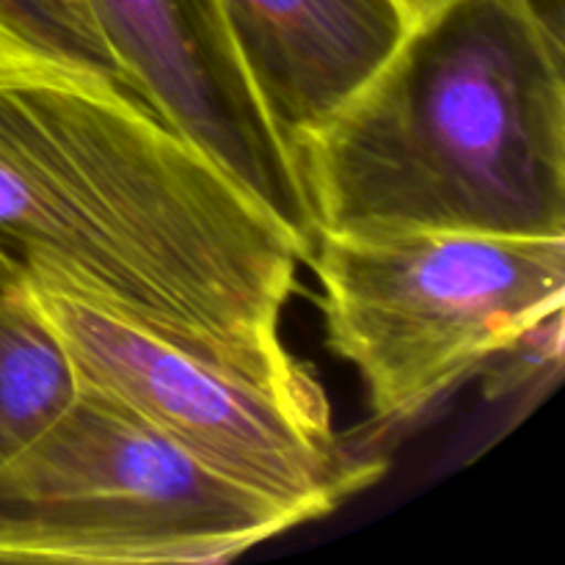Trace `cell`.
Segmentation results:
<instances>
[{
	"instance_id": "8fae6325",
	"label": "cell",
	"mask_w": 565,
	"mask_h": 565,
	"mask_svg": "<svg viewBox=\"0 0 565 565\" xmlns=\"http://www.w3.org/2000/svg\"><path fill=\"white\" fill-rule=\"evenodd\" d=\"M447 3H450V0H395V6L401 9L403 20H406L408 28L425 22L430 14H436V11Z\"/></svg>"
},
{
	"instance_id": "8992f818",
	"label": "cell",
	"mask_w": 565,
	"mask_h": 565,
	"mask_svg": "<svg viewBox=\"0 0 565 565\" xmlns=\"http://www.w3.org/2000/svg\"><path fill=\"white\" fill-rule=\"evenodd\" d=\"M141 99L257 199L307 257L315 224L301 166L268 114L218 0H88Z\"/></svg>"
},
{
	"instance_id": "ba28073f",
	"label": "cell",
	"mask_w": 565,
	"mask_h": 565,
	"mask_svg": "<svg viewBox=\"0 0 565 565\" xmlns=\"http://www.w3.org/2000/svg\"><path fill=\"white\" fill-rule=\"evenodd\" d=\"M77 392L70 351L31 290L0 292V467L36 441Z\"/></svg>"
},
{
	"instance_id": "9c48e42d",
	"label": "cell",
	"mask_w": 565,
	"mask_h": 565,
	"mask_svg": "<svg viewBox=\"0 0 565 565\" xmlns=\"http://www.w3.org/2000/svg\"><path fill=\"white\" fill-rule=\"evenodd\" d=\"M0 25L47 53L50 58L83 72V75L99 77V81L121 88L136 103L147 105L127 81L121 66L116 64L88 0H0Z\"/></svg>"
},
{
	"instance_id": "30bf717a",
	"label": "cell",
	"mask_w": 565,
	"mask_h": 565,
	"mask_svg": "<svg viewBox=\"0 0 565 565\" xmlns=\"http://www.w3.org/2000/svg\"><path fill=\"white\" fill-rule=\"evenodd\" d=\"M0 81L88 83V86H105V88H114V92H121V88L110 86V83L99 81V77L83 75V72L50 58L47 53L36 50L33 44H28L25 39H20L17 33H11L9 28L3 25H0Z\"/></svg>"
},
{
	"instance_id": "5b68a950",
	"label": "cell",
	"mask_w": 565,
	"mask_h": 565,
	"mask_svg": "<svg viewBox=\"0 0 565 565\" xmlns=\"http://www.w3.org/2000/svg\"><path fill=\"white\" fill-rule=\"evenodd\" d=\"M31 296L83 386L110 395L204 467L303 522L326 516L384 475V461L337 439L331 412L285 401L70 296Z\"/></svg>"
},
{
	"instance_id": "3957f363",
	"label": "cell",
	"mask_w": 565,
	"mask_h": 565,
	"mask_svg": "<svg viewBox=\"0 0 565 565\" xmlns=\"http://www.w3.org/2000/svg\"><path fill=\"white\" fill-rule=\"evenodd\" d=\"M307 263L381 425L414 423L565 301V235H318Z\"/></svg>"
},
{
	"instance_id": "7a4b0ae2",
	"label": "cell",
	"mask_w": 565,
	"mask_h": 565,
	"mask_svg": "<svg viewBox=\"0 0 565 565\" xmlns=\"http://www.w3.org/2000/svg\"><path fill=\"white\" fill-rule=\"evenodd\" d=\"M318 235H565V75L533 0H450L298 147Z\"/></svg>"
},
{
	"instance_id": "6da1fadb",
	"label": "cell",
	"mask_w": 565,
	"mask_h": 565,
	"mask_svg": "<svg viewBox=\"0 0 565 565\" xmlns=\"http://www.w3.org/2000/svg\"><path fill=\"white\" fill-rule=\"evenodd\" d=\"M301 243L152 108L0 81V292L53 290L298 406L329 412L281 340Z\"/></svg>"
},
{
	"instance_id": "52a82bcc",
	"label": "cell",
	"mask_w": 565,
	"mask_h": 565,
	"mask_svg": "<svg viewBox=\"0 0 565 565\" xmlns=\"http://www.w3.org/2000/svg\"><path fill=\"white\" fill-rule=\"evenodd\" d=\"M268 114L298 147L406 36L395 0H218Z\"/></svg>"
},
{
	"instance_id": "277c9868",
	"label": "cell",
	"mask_w": 565,
	"mask_h": 565,
	"mask_svg": "<svg viewBox=\"0 0 565 565\" xmlns=\"http://www.w3.org/2000/svg\"><path fill=\"white\" fill-rule=\"evenodd\" d=\"M298 524L83 384L0 467V563L215 565Z\"/></svg>"
}]
</instances>
